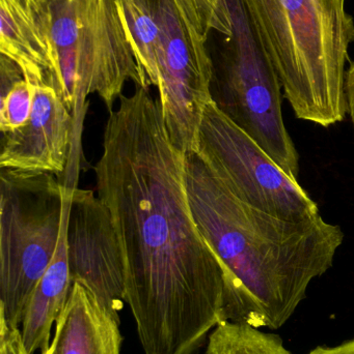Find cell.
I'll list each match as a JSON object with an SVG mask.
<instances>
[{
  "label": "cell",
  "mask_w": 354,
  "mask_h": 354,
  "mask_svg": "<svg viewBox=\"0 0 354 354\" xmlns=\"http://www.w3.org/2000/svg\"><path fill=\"white\" fill-rule=\"evenodd\" d=\"M120 324L87 287L73 282L49 348L42 354H121Z\"/></svg>",
  "instance_id": "cell-12"
},
{
  "label": "cell",
  "mask_w": 354,
  "mask_h": 354,
  "mask_svg": "<svg viewBox=\"0 0 354 354\" xmlns=\"http://www.w3.org/2000/svg\"><path fill=\"white\" fill-rule=\"evenodd\" d=\"M0 51L29 84L45 83L56 91L49 0H0Z\"/></svg>",
  "instance_id": "cell-11"
},
{
  "label": "cell",
  "mask_w": 354,
  "mask_h": 354,
  "mask_svg": "<svg viewBox=\"0 0 354 354\" xmlns=\"http://www.w3.org/2000/svg\"><path fill=\"white\" fill-rule=\"evenodd\" d=\"M185 180L195 223L230 272L227 322L282 328L332 268L342 229L321 214L290 222L251 207L197 153L185 158Z\"/></svg>",
  "instance_id": "cell-2"
},
{
  "label": "cell",
  "mask_w": 354,
  "mask_h": 354,
  "mask_svg": "<svg viewBox=\"0 0 354 354\" xmlns=\"http://www.w3.org/2000/svg\"><path fill=\"white\" fill-rule=\"evenodd\" d=\"M127 39L150 86L157 87L160 24L154 0H116Z\"/></svg>",
  "instance_id": "cell-14"
},
{
  "label": "cell",
  "mask_w": 354,
  "mask_h": 354,
  "mask_svg": "<svg viewBox=\"0 0 354 354\" xmlns=\"http://www.w3.org/2000/svg\"><path fill=\"white\" fill-rule=\"evenodd\" d=\"M308 354H354V339L337 346H319Z\"/></svg>",
  "instance_id": "cell-20"
},
{
  "label": "cell",
  "mask_w": 354,
  "mask_h": 354,
  "mask_svg": "<svg viewBox=\"0 0 354 354\" xmlns=\"http://www.w3.org/2000/svg\"><path fill=\"white\" fill-rule=\"evenodd\" d=\"M233 31L213 62L211 97L218 109L297 180L299 156L283 118L278 74L251 27L241 0H228ZM212 57V56H211Z\"/></svg>",
  "instance_id": "cell-6"
},
{
  "label": "cell",
  "mask_w": 354,
  "mask_h": 354,
  "mask_svg": "<svg viewBox=\"0 0 354 354\" xmlns=\"http://www.w3.org/2000/svg\"><path fill=\"white\" fill-rule=\"evenodd\" d=\"M51 174L1 169L0 315L21 328L31 293L57 249L74 185Z\"/></svg>",
  "instance_id": "cell-5"
},
{
  "label": "cell",
  "mask_w": 354,
  "mask_h": 354,
  "mask_svg": "<svg viewBox=\"0 0 354 354\" xmlns=\"http://www.w3.org/2000/svg\"><path fill=\"white\" fill-rule=\"evenodd\" d=\"M299 120L328 128L348 114L354 19L345 0H241Z\"/></svg>",
  "instance_id": "cell-3"
},
{
  "label": "cell",
  "mask_w": 354,
  "mask_h": 354,
  "mask_svg": "<svg viewBox=\"0 0 354 354\" xmlns=\"http://www.w3.org/2000/svg\"><path fill=\"white\" fill-rule=\"evenodd\" d=\"M118 100L95 176L122 254L125 303L145 354H195L227 322L230 272L193 218L186 153L159 101L141 85Z\"/></svg>",
  "instance_id": "cell-1"
},
{
  "label": "cell",
  "mask_w": 354,
  "mask_h": 354,
  "mask_svg": "<svg viewBox=\"0 0 354 354\" xmlns=\"http://www.w3.org/2000/svg\"><path fill=\"white\" fill-rule=\"evenodd\" d=\"M160 24L158 101L170 140L197 153L204 110L211 103L213 62L207 43L183 19L172 0H154Z\"/></svg>",
  "instance_id": "cell-8"
},
{
  "label": "cell",
  "mask_w": 354,
  "mask_h": 354,
  "mask_svg": "<svg viewBox=\"0 0 354 354\" xmlns=\"http://www.w3.org/2000/svg\"><path fill=\"white\" fill-rule=\"evenodd\" d=\"M189 26L207 43L210 33L230 37L233 24L228 0H172Z\"/></svg>",
  "instance_id": "cell-17"
},
{
  "label": "cell",
  "mask_w": 354,
  "mask_h": 354,
  "mask_svg": "<svg viewBox=\"0 0 354 354\" xmlns=\"http://www.w3.org/2000/svg\"><path fill=\"white\" fill-rule=\"evenodd\" d=\"M0 131L3 135L26 124L33 108V93L19 66L4 55L0 62Z\"/></svg>",
  "instance_id": "cell-16"
},
{
  "label": "cell",
  "mask_w": 354,
  "mask_h": 354,
  "mask_svg": "<svg viewBox=\"0 0 354 354\" xmlns=\"http://www.w3.org/2000/svg\"><path fill=\"white\" fill-rule=\"evenodd\" d=\"M68 218L69 209L53 260L31 293L25 309L20 330L29 354H42L49 348L52 330L66 307L72 288L67 243Z\"/></svg>",
  "instance_id": "cell-13"
},
{
  "label": "cell",
  "mask_w": 354,
  "mask_h": 354,
  "mask_svg": "<svg viewBox=\"0 0 354 354\" xmlns=\"http://www.w3.org/2000/svg\"><path fill=\"white\" fill-rule=\"evenodd\" d=\"M242 322H224L208 337L205 354H292L282 339Z\"/></svg>",
  "instance_id": "cell-15"
},
{
  "label": "cell",
  "mask_w": 354,
  "mask_h": 354,
  "mask_svg": "<svg viewBox=\"0 0 354 354\" xmlns=\"http://www.w3.org/2000/svg\"><path fill=\"white\" fill-rule=\"evenodd\" d=\"M197 153L241 201L290 222L319 216L308 192L212 101L204 110Z\"/></svg>",
  "instance_id": "cell-7"
},
{
  "label": "cell",
  "mask_w": 354,
  "mask_h": 354,
  "mask_svg": "<svg viewBox=\"0 0 354 354\" xmlns=\"http://www.w3.org/2000/svg\"><path fill=\"white\" fill-rule=\"evenodd\" d=\"M58 95L76 122V142L89 95L112 111L128 81L150 87L127 39L116 0H49Z\"/></svg>",
  "instance_id": "cell-4"
},
{
  "label": "cell",
  "mask_w": 354,
  "mask_h": 354,
  "mask_svg": "<svg viewBox=\"0 0 354 354\" xmlns=\"http://www.w3.org/2000/svg\"><path fill=\"white\" fill-rule=\"evenodd\" d=\"M30 85V116L18 130L2 135L0 169L60 176L74 151V115L53 87L45 83Z\"/></svg>",
  "instance_id": "cell-10"
},
{
  "label": "cell",
  "mask_w": 354,
  "mask_h": 354,
  "mask_svg": "<svg viewBox=\"0 0 354 354\" xmlns=\"http://www.w3.org/2000/svg\"><path fill=\"white\" fill-rule=\"evenodd\" d=\"M346 89L347 103H348V115L351 116V122L354 128V62H351L346 72Z\"/></svg>",
  "instance_id": "cell-19"
},
{
  "label": "cell",
  "mask_w": 354,
  "mask_h": 354,
  "mask_svg": "<svg viewBox=\"0 0 354 354\" xmlns=\"http://www.w3.org/2000/svg\"><path fill=\"white\" fill-rule=\"evenodd\" d=\"M67 243L73 282L120 318L126 304L122 254L107 209L91 189L72 187Z\"/></svg>",
  "instance_id": "cell-9"
},
{
  "label": "cell",
  "mask_w": 354,
  "mask_h": 354,
  "mask_svg": "<svg viewBox=\"0 0 354 354\" xmlns=\"http://www.w3.org/2000/svg\"><path fill=\"white\" fill-rule=\"evenodd\" d=\"M0 354H29L25 348L20 328L8 326L0 315Z\"/></svg>",
  "instance_id": "cell-18"
}]
</instances>
